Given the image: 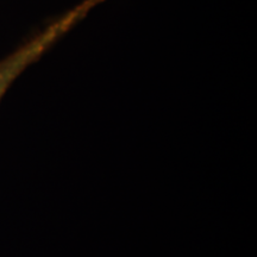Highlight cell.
I'll return each mask as SVG.
<instances>
[{
  "instance_id": "1",
  "label": "cell",
  "mask_w": 257,
  "mask_h": 257,
  "mask_svg": "<svg viewBox=\"0 0 257 257\" xmlns=\"http://www.w3.org/2000/svg\"><path fill=\"white\" fill-rule=\"evenodd\" d=\"M101 2L102 0H83L51 22L14 53L0 60V99L29 66L40 60L61 37L79 24Z\"/></svg>"
}]
</instances>
